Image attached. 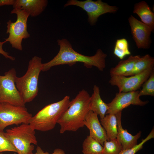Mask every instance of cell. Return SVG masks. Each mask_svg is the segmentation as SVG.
I'll return each mask as SVG.
<instances>
[{
  "mask_svg": "<svg viewBox=\"0 0 154 154\" xmlns=\"http://www.w3.org/2000/svg\"><path fill=\"white\" fill-rule=\"evenodd\" d=\"M5 134L15 147L18 154H31L34 149L33 144L37 145L35 130L29 123L7 129Z\"/></svg>",
  "mask_w": 154,
  "mask_h": 154,
  "instance_id": "cell-5",
  "label": "cell"
},
{
  "mask_svg": "<svg viewBox=\"0 0 154 154\" xmlns=\"http://www.w3.org/2000/svg\"><path fill=\"white\" fill-rule=\"evenodd\" d=\"M133 38L138 48H149L150 46V36L153 31L148 26L132 15L129 18Z\"/></svg>",
  "mask_w": 154,
  "mask_h": 154,
  "instance_id": "cell-12",
  "label": "cell"
},
{
  "mask_svg": "<svg viewBox=\"0 0 154 154\" xmlns=\"http://www.w3.org/2000/svg\"><path fill=\"white\" fill-rule=\"evenodd\" d=\"M133 13L140 18L141 22L149 27L153 31L154 29V13L147 3L142 1L135 4Z\"/></svg>",
  "mask_w": 154,
  "mask_h": 154,
  "instance_id": "cell-16",
  "label": "cell"
},
{
  "mask_svg": "<svg viewBox=\"0 0 154 154\" xmlns=\"http://www.w3.org/2000/svg\"><path fill=\"white\" fill-rule=\"evenodd\" d=\"M154 66V58L149 54L141 56L135 64L133 69L125 76L139 74Z\"/></svg>",
  "mask_w": 154,
  "mask_h": 154,
  "instance_id": "cell-20",
  "label": "cell"
},
{
  "mask_svg": "<svg viewBox=\"0 0 154 154\" xmlns=\"http://www.w3.org/2000/svg\"><path fill=\"white\" fill-rule=\"evenodd\" d=\"M36 149V152L31 154H66L64 150L59 148L55 149L52 153H49L48 152H44L41 148L38 146H37Z\"/></svg>",
  "mask_w": 154,
  "mask_h": 154,
  "instance_id": "cell-27",
  "label": "cell"
},
{
  "mask_svg": "<svg viewBox=\"0 0 154 154\" xmlns=\"http://www.w3.org/2000/svg\"><path fill=\"white\" fill-rule=\"evenodd\" d=\"M93 90V93L90 98V110L99 115L100 119H102L105 116L108 109V104L104 102L102 99L98 86L94 85Z\"/></svg>",
  "mask_w": 154,
  "mask_h": 154,
  "instance_id": "cell-17",
  "label": "cell"
},
{
  "mask_svg": "<svg viewBox=\"0 0 154 154\" xmlns=\"http://www.w3.org/2000/svg\"><path fill=\"white\" fill-rule=\"evenodd\" d=\"M10 13L16 14L17 19L15 22L9 20L7 22L6 33L9 34V36L5 40L9 42L12 48L22 51L23 40L29 38L30 36L27 30V21L29 14L24 10L16 8H13Z\"/></svg>",
  "mask_w": 154,
  "mask_h": 154,
  "instance_id": "cell-6",
  "label": "cell"
},
{
  "mask_svg": "<svg viewBox=\"0 0 154 154\" xmlns=\"http://www.w3.org/2000/svg\"><path fill=\"white\" fill-rule=\"evenodd\" d=\"M70 5L78 7L86 11L88 16V22L92 26L96 24L98 18L101 15L107 13H115L118 9L117 7L110 5L101 0L96 1L92 0L83 1L69 0L64 5V7Z\"/></svg>",
  "mask_w": 154,
  "mask_h": 154,
  "instance_id": "cell-9",
  "label": "cell"
},
{
  "mask_svg": "<svg viewBox=\"0 0 154 154\" xmlns=\"http://www.w3.org/2000/svg\"><path fill=\"white\" fill-rule=\"evenodd\" d=\"M142 86V89L139 91V95L140 97L143 96H154V70Z\"/></svg>",
  "mask_w": 154,
  "mask_h": 154,
  "instance_id": "cell-24",
  "label": "cell"
},
{
  "mask_svg": "<svg viewBox=\"0 0 154 154\" xmlns=\"http://www.w3.org/2000/svg\"><path fill=\"white\" fill-rule=\"evenodd\" d=\"M15 0H0V7L4 5H13Z\"/></svg>",
  "mask_w": 154,
  "mask_h": 154,
  "instance_id": "cell-29",
  "label": "cell"
},
{
  "mask_svg": "<svg viewBox=\"0 0 154 154\" xmlns=\"http://www.w3.org/2000/svg\"><path fill=\"white\" fill-rule=\"evenodd\" d=\"M154 137V128L152 129L148 135L139 144L131 148L123 150L119 154H135L136 152L141 149L144 144L147 141Z\"/></svg>",
  "mask_w": 154,
  "mask_h": 154,
  "instance_id": "cell-26",
  "label": "cell"
},
{
  "mask_svg": "<svg viewBox=\"0 0 154 154\" xmlns=\"http://www.w3.org/2000/svg\"><path fill=\"white\" fill-rule=\"evenodd\" d=\"M47 0H15L13 8L24 10L30 16L37 17L40 15L47 5Z\"/></svg>",
  "mask_w": 154,
  "mask_h": 154,
  "instance_id": "cell-14",
  "label": "cell"
},
{
  "mask_svg": "<svg viewBox=\"0 0 154 154\" xmlns=\"http://www.w3.org/2000/svg\"><path fill=\"white\" fill-rule=\"evenodd\" d=\"M139 91L116 93L115 98L107 104L108 109L106 114H116L131 105L143 106L147 104L148 101H143L140 99Z\"/></svg>",
  "mask_w": 154,
  "mask_h": 154,
  "instance_id": "cell-11",
  "label": "cell"
},
{
  "mask_svg": "<svg viewBox=\"0 0 154 154\" xmlns=\"http://www.w3.org/2000/svg\"><path fill=\"white\" fill-rule=\"evenodd\" d=\"M32 116L25 106L0 103V130L3 131L6 127L14 124L29 123Z\"/></svg>",
  "mask_w": 154,
  "mask_h": 154,
  "instance_id": "cell-7",
  "label": "cell"
},
{
  "mask_svg": "<svg viewBox=\"0 0 154 154\" xmlns=\"http://www.w3.org/2000/svg\"><path fill=\"white\" fill-rule=\"evenodd\" d=\"M100 123L104 129L108 141L116 138L117 134V123L115 114H107L100 119Z\"/></svg>",
  "mask_w": 154,
  "mask_h": 154,
  "instance_id": "cell-19",
  "label": "cell"
},
{
  "mask_svg": "<svg viewBox=\"0 0 154 154\" xmlns=\"http://www.w3.org/2000/svg\"><path fill=\"white\" fill-rule=\"evenodd\" d=\"M123 150L121 145L115 138L104 143L102 154H119Z\"/></svg>",
  "mask_w": 154,
  "mask_h": 154,
  "instance_id": "cell-23",
  "label": "cell"
},
{
  "mask_svg": "<svg viewBox=\"0 0 154 154\" xmlns=\"http://www.w3.org/2000/svg\"><path fill=\"white\" fill-rule=\"evenodd\" d=\"M103 146L97 141L88 135L82 144L83 154H102Z\"/></svg>",
  "mask_w": 154,
  "mask_h": 154,
  "instance_id": "cell-21",
  "label": "cell"
},
{
  "mask_svg": "<svg viewBox=\"0 0 154 154\" xmlns=\"http://www.w3.org/2000/svg\"><path fill=\"white\" fill-rule=\"evenodd\" d=\"M90 98L88 92L83 89L70 101L68 108L57 122L60 127V133L76 131L84 126V121L90 110Z\"/></svg>",
  "mask_w": 154,
  "mask_h": 154,
  "instance_id": "cell-2",
  "label": "cell"
},
{
  "mask_svg": "<svg viewBox=\"0 0 154 154\" xmlns=\"http://www.w3.org/2000/svg\"><path fill=\"white\" fill-rule=\"evenodd\" d=\"M140 57L139 55H131L127 59L120 61L115 67L110 70V73L111 76H125L133 69L135 62Z\"/></svg>",
  "mask_w": 154,
  "mask_h": 154,
  "instance_id": "cell-18",
  "label": "cell"
},
{
  "mask_svg": "<svg viewBox=\"0 0 154 154\" xmlns=\"http://www.w3.org/2000/svg\"><path fill=\"white\" fill-rule=\"evenodd\" d=\"M117 123V134L116 138L122 145L123 150L131 148L137 144V140L140 137L141 132L139 131L133 135L129 133L126 129H123L121 121V112L115 114Z\"/></svg>",
  "mask_w": 154,
  "mask_h": 154,
  "instance_id": "cell-15",
  "label": "cell"
},
{
  "mask_svg": "<svg viewBox=\"0 0 154 154\" xmlns=\"http://www.w3.org/2000/svg\"><path fill=\"white\" fill-rule=\"evenodd\" d=\"M153 70L154 67H153L141 73L130 77L111 76L109 82L112 86H117L119 92L137 91L140 89Z\"/></svg>",
  "mask_w": 154,
  "mask_h": 154,
  "instance_id": "cell-10",
  "label": "cell"
},
{
  "mask_svg": "<svg viewBox=\"0 0 154 154\" xmlns=\"http://www.w3.org/2000/svg\"><path fill=\"white\" fill-rule=\"evenodd\" d=\"M16 72L12 68L0 74V103L7 102L11 104L25 106L22 98L16 86L15 79Z\"/></svg>",
  "mask_w": 154,
  "mask_h": 154,
  "instance_id": "cell-8",
  "label": "cell"
},
{
  "mask_svg": "<svg viewBox=\"0 0 154 154\" xmlns=\"http://www.w3.org/2000/svg\"><path fill=\"white\" fill-rule=\"evenodd\" d=\"M70 98L66 96L59 101L46 106L32 116L29 124L35 130L45 132L52 129L68 108Z\"/></svg>",
  "mask_w": 154,
  "mask_h": 154,
  "instance_id": "cell-3",
  "label": "cell"
},
{
  "mask_svg": "<svg viewBox=\"0 0 154 154\" xmlns=\"http://www.w3.org/2000/svg\"><path fill=\"white\" fill-rule=\"evenodd\" d=\"M0 24H1V23H0Z\"/></svg>",
  "mask_w": 154,
  "mask_h": 154,
  "instance_id": "cell-31",
  "label": "cell"
},
{
  "mask_svg": "<svg viewBox=\"0 0 154 154\" xmlns=\"http://www.w3.org/2000/svg\"><path fill=\"white\" fill-rule=\"evenodd\" d=\"M57 42L60 46L58 52L52 60L43 63L42 71H47L53 66L60 65H72L76 62L83 63L87 68L94 66L101 71L105 68V59L107 55L101 49H98L96 54L93 56H86L74 50L70 43L66 39H58Z\"/></svg>",
  "mask_w": 154,
  "mask_h": 154,
  "instance_id": "cell-1",
  "label": "cell"
},
{
  "mask_svg": "<svg viewBox=\"0 0 154 154\" xmlns=\"http://www.w3.org/2000/svg\"><path fill=\"white\" fill-rule=\"evenodd\" d=\"M7 151L17 153L16 149L6 136L5 132L0 130V153Z\"/></svg>",
  "mask_w": 154,
  "mask_h": 154,
  "instance_id": "cell-25",
  "label": "cell"
},
{
  "mask_svg": "<svg viewBox=\"0 0 154 154\" xmlns=\"http://www.w3.org/2000/svg\"><path fill=\"white\" fill-rule=\"evenodd\" d=\"M6 42L5 40L3 42L0 41V54L2 55L6 58L9 59L12 61H14L15 60V58L10 56L9 53L4 51L3 48V44Z\"/></svg>",
  "mask_w": 154,
  "mask_h": 154,
  "instance_id": "cell-28",
  "label": "cell"
},
{
  "mask_svg": "<svg viewBox=\"0 0 154 154\" xmlns=\"http://www.w3.org/2000/svg\"><path fill=\"white\" fill-rule=\"evenodd\" d=\"M0 154H3L2 153H0Z\"/></svg>",
  "mask_w": 154,
  "mask_h": 154,
  "instance_id": "cell-30",
  "label": "cell"
},
{
  "mask_svg": "<svg viewBox=\"0 0 154 154\" xmlns=\"http://www.w3.org/2000/svg\"><path fill=\"white\" fill-rule=\"evenodd\" d=\"M114 53L121 60H122L126 56L131 54L128 43L126 39L122 38L117 40L115 43Z\"/></svg>",
  "mask_w": 154,
  "mask_h": 154,
  "instance_id": "cell-22",
  "label": "cell"
},
{
  "mask_svg": "<svg viewBox=\"0 0 154 154\" xmlns=\"http://www.w3.org/2000/svg\"><path fill=\"white\" fill-rule=\"evenodd\" d=\"M90 131L89 136L98 141L103 146L108 141L106 131L100 122L98 115L91 110L87 114L84 122Z\"/></svg>",
  "mask_w": 154,
  "mask_h": 154,
  "instance_id": "cell-13",
  "label": "cell"
},
{
  "mask_svg": "<svg viewBox=\"0 0 154 154\" xmlns=\"http://www.w3.org/2000/svg\"><path fill=\"white\" fill-rule=\"evenodd\" d=\"M42 64L41 58L34 56L29 61L25 75L15 77L16 86L25 104L32 101L38 95V79Z\"/></svg>",
  "mask_w": 154,
  "mask_h": 154,
  "instance_id": "cell-4",
  "label": "cell"
}]
</instances>
